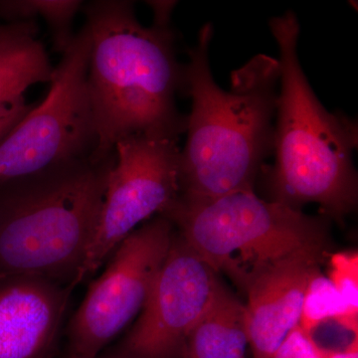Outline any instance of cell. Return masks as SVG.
<instances>
[{
	"label": "cell",
	"instance_id": "2",
	"mask_svg": "<svg viewBox=\"0 0 358 358\" xmlns=\"http://www.w3.org/2000/svg\"><path fill=\"white\" fill-rule=\"evenodd\" d=\"M91 38L88 93L98 147L93 160L115 154L117 141L136 134L178 138L186 119L176 108L185 89L171 24L141 25L133 2L85 6Z\"/></svg>",
	"mask_w": 358,
	"mask_h": 358
},
{
	"label": "cell",
	"instance_id": "20",
	"mask_svg": "<svg viewBox=\"0 0 358 358\" xmlns=\"http://www.w3.org/2000/svg\"><path fill=\"white\" fill-rule=\"evenodd\" d=\"M313 345L319 358H358V334L353 336L350 343L343 350L326 348L317 345L313 341Z\"/></svg>",
	"mask_w": 358,
	"mask_h": 358
},
{
	"label": "cell",
	"instance_id": "16",
	"mask_svg": "<svg viewBox=\"0 0 358 358\" xmlns=\"http://www.w3.org/2000/svg\"><path fill=\"white\" fill-rule=\"evenodd\" d=\"M329 280L348 315L358 320V253L345 251L329 256Z\"/></svg>",
	"mask_w": 358,
	"mask_h": 358
},
{
	"label": "cell",
	"instance_id": "12",
	"mask_svg": "<svg viewBox=\"0 0 358 358\" xmlns=\"http://www.w3.org/2000/svg\"><path fill=\"white\" fill-rule=\"evenodd\" d=\"M247 345L245 305L217 278L181 358H245Z\"/></svg>",
	"mask_w": 358,
	"mask_h": 358
},
{
	"label": "cell",
	"instance_id": "7",
	"mask_svg": "<svg viewBox=\"0 0 358 358\" xmlns=\"http://www.w3.org/2000/svg\"><path fill=\"white\" fill-rule=\"evenodd\" d=\"M178 138L136 134L117 141L100 217L75 285L88 279L124 238L180 195Z\"/></svg>",
	"mask_w": 358,
	"mask_h": 358
},
{
	"label": "cell",
	"instance_id": "8",
	"mask_svg": "<svg viewBox=\"0 0 358 358\" xmlns=\"http://www.w3.org/2000/svg\"><path fill=\"white\" fill-rule=\"evenodd\" d=\"M173 226L159 215L115 247L71 320L68 357H99L141 312L173 244Z\"/></svg>",
	"mask_w": 358,
	"mask_h": 358
},
{
	"label": "cell",
	"instance_id": "6",
	"mask_svg": "<svg viewBox=\"0 0 358 358\" xmlns=\"http://www.w3.org/2000/svg\"><path fill=\"white\" fill-rule=\"evenodd\" d=\"M86 25L54 71L46 98L0 141V185L93 159L98 134L88 93Z\"/></svg>",
	"mask_w": 358,
	"mask_h": 358
},
{
	"label": "cell",
	"instance_id": "4",
	"mask_svg": "<svg viewBox=\"0 0 358 358\" xmlns=\"http://www.w3.org/2000/svg\"><path fill=\"white\" fill-rule=\"evenodd\" d=\"M115 152L0 185V275L74 287L95 235Z\"/></svg>",
	"mask_w": 358,
	"mask_h": 358
},
{
	"label": "cell",
	"instance_id": "15",
	"mask_svg": "<svg viewBox=\"0 0 358 358\" xmlns=\"http://www.w3.org/2000/svg\"><path fill=\"white\" fill-rule=\"evenodd\" d=\"M334 322L341 329L358 334V320L348 315L329 278L317 272L308 284L299 327L312 336L322 324Z\"/></svg>",
	"mask_w": 358,
	"mask_h": 358
},
{
	"label": "cell",
	"instance_id": "21",
	"mask_svg": "<svg viewBox=\"0 0 358 358\" xmlns=\"http://www.w3.org/2000/svg\"><path fill=\"white\" fill-rule=\"evenodd\" d=\"M68 358H80V357H68ZM92 358H110V357H92Z\"/></svg>",
	"mask_w": 358,
	"mask_h": 358
},
{
	"label": "cell",
	"instance_id": "18",
	"mask_svg": "<svg viewBox=\"0 0 358 358\" xmlns=\"http://www.w3.org/2000/svg\"><path fill=\"white\" fill-rule=\"evenodd\" d=\"M32 108L26 103L25 98L20 99L10 105L7 106L0 112V141L10 133L16 126L27 115Z\"/></svg>",
	"mask_w": 358,
	"mask_h": 358
},
{
	"label": "cell",
	"instance_id": "3",
	"mask_svg": "<svg viewBox=\"0 0 358 358\" xmlns=\"http://www.w3.org/2000/svg\"><path fill=\"white\" fill-rule=\"evenodd\" d=\"M268 25L280 51L270 200L296 209L317 203L327 218L343 221L357 206V129L327 110L308 83L298 56L296 14L275 16Z\"/></svg>",
	"mask_w": 358,
	"mask_h": 358
},
{
	"label": "cell",
	"instance_id": "11",
	"mask_svg": "<svg viewBox=\"0 0 358 358\" xmlns=\"http://www.w3.org/2000/svg\"><path fill=\"white\" fill-rule=\"evenodd\" d=\"M71 289L38 275H0V358H50Z\"/></svg>",
	"mask_w": 358,
	"mask_h": 358
},
{
	"label": "cell",
	"instance_id": "9",
	"mask_svg": "<svg viewBox=\"0 0 358 358\" xmlns=\"http://www.w3.org/2000/svg\"><path fill=\"white\" fill-rule=\"evenodd\" d=\"M217 274L174 236L140 317L110 358H181Z\"/></svg>",
	"mask_w": 358,
	"mask_h": 358
},
{
	"label": "cell",
	"instance_id": "19",
	"mask_svg": "<svg viewBox=\"0 0 358 358\" xmlns=\"http://www.w3.org/2000/svg\"><path fill=\"white\" fill-rule=\"evenodd\" d=\"M38 26L34 21L18 23H0V47L17 40L36 37Z\"/></svg>",
	"mask_w": 358,
	"mask_h": 358
},
{
	"label": "cell",
	"instance_id": "5",
	"mask_svg": "<svg viewBox=\"0 0 358 358\" xmlns=\"http://www.w3.org/2000/svg\"><path fill=\"white\" fill-rule=\"evenodd\" d=\"M162 215L216 274L226 273L244 291L259 271L282 257L327 255L326 219L260 199L253 189L197 201L179 196Z\"/></svg>",
	"mask_w": 358,
	"mask_h": 358
},
{
	"label": "cell",
	"instance_id": "14",
	"mask_svg": "<svg viewBox=\"0 0 358 358\" xmlns=\"http://www.w3.org/2000/svg\"><path fill=\"white\" fill-rule=\"evenodd\" d=\"M82 4L76 0H0V18L18 23L41 16L50 28L54 49L63 54L74 39L73 21Z\"/></svg>",
	"mask_w": 358,
	"mask_h": 358
},
{
	"label": "cell",
	"instance_id": "1",
	"mask_svg": "<svg viewBox=\"0 0 358 358\" xmlns=\"http://www.w3.org/2000/svg\"><path fill=\"white\" fill-rule=\"evenodd\" d=\"M212 36L213 26L207 23L183 66V90L192 105L180 152L179 196L196 201L253 189L272 154L279 100V61L265 54L233 71L230 90L219 87L209 63Z\"/></svg>",
	"mask_w": 358,
	"mask_h": 358
},
{
	"label": "cell",
	"instance_id": "10",
	"mask_svg": "<svg viewBox=\"0 0 358 358\" xmlns=\"http://www.w3.org/2000/svg\"><path fill=\"white\" fill-rule=\"evenodd\" d=\"M324 257L298 252L268 264L245 289L246 329L254 358H273L299 326L303 299Z\"/></svg>",
	"mask_w": 358,
	"mask_h": 358
},
{
	"label": "cell",
	"instance_id": "17",
	"mask_svg": "<svg viewBox=\"0 0 358 358\" xmlns=\"http://www.w3.org/2000/svg\"><path fill=\"white\" fill-rule=\"evenodd\" d=\"M273 358H319L313 348L312 338L294 327L282 341Z\"/></svg>",
	"mask_w": 358,
	"mask_h": 358
},
{
	"label": "cell",
	"instance_id": "13",
	"mask_svg": "<svg viewBox=\"0 0 358 358\" xmlns=\"http://www.w3.org/2000/svg\"><path fill=\"white\" fill-rule=\"evenodd\" d=\"M54 71L43 44L36 37L0 47V112L23 98L33 85L51 83Z\"/></svg>",
	"mask_w": 358,
	"mask_h": 358
}]
</instances>
